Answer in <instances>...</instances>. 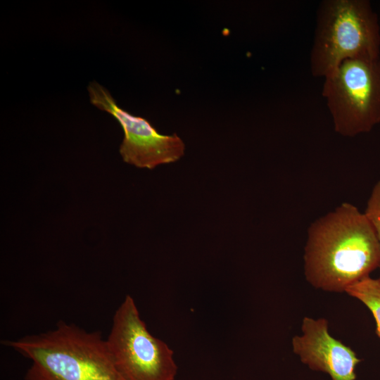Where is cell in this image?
<instances>
[{
  "instance_id": "obj_9",
  "label": "cell",
  "mask_w": 380,
  "mask_h": 380,
  "mask_svg": "<svg viewBox=\"0 0 380 380\" xmlns=\"http://www.w3.org/2000/svg\"><path fill=\"white\" fill-rule=\"evenodd\" d=\"M364 213L375 231L380 246V181L374 186Z\"/></svg>"
},
{
  "instance_id": "obj_6",
  "label": "cell",
  "mask_w": 380,
  "mask_h": 380,
  "mask_svg": "<svg viewBox=\"0 0 380 380\" xmlns=\"http://www.w3.org/2000/svg\"><path fill=\"white\" fill-rule=\"evenodd\" d=\"M87 90L91 104L110 114L122 127L124 138L119 151L125 163L153 169L184 156V143L176 134H162L146 118L120 108L110 91L96 81L89 82Z\"/></svg>"
},
{
  "instance_id": "obj_2",
  "label": "cell",
  "mask_w": 380,
  "mask_h": 380,
  "mask_svg": "<svg viewBox=\"0 0 380 380\" xmlns=\"http://www.w3.org/2000/svg\"><path fill=\"white\" fill-rule=\"evenodd\" d=\"M4 344L31 360L25 380H122L100 331L60 321L52 330Z\"/></svg>"
},
{
  "instance_id": "obj_8",
  "label": "cell",
  "mask_w": 380,
  "mask_h": 380,
  "mask_svg": "<svg viewBox=\"0 0 380 380\" xmlns=\"http://www.w3.org/2000/svg\"><path fill=\"white\" fill-rule=\"evenodd\" d=\"M345 291L360 300L370 310L376 322V334L380 338V279L365 277L348 286Z\"/></svg>"
},
{
  "instance_id": "obj_3",
  "label": "cell",
  "mask_w": 380,
  "mask_h": 380,
  "mask_svg": "<svg viewBox=\"0 0 380 380\" xmlns=\"http://www.w3.org/2000/svg\"><path fill=\"white\" fill-rule=\"evenodd\" d=\"M380 57V28L367 0H323L310 51L312 75L326 77L343 61Z\"/></svg>"
},
{
  "instance_id": "obj_7",
  "label": "cell",
  "mask_w": 380,
  "mask_h": 380,
  "mask_svg": "<svg viewBox=\"0 0 380 380\" xmlns=\"http://www.w3.org/2000/svg\"><path fill=\"white\" fill-rule=\"evenodd\" d=\"M302 336L292 339L293 352L311 369L327 374L331 380H355L361 361L349 346L332 337L324 319L304 317Z\"/></svg>"
},
{
  "instance_id": "obj_4",
  "label": "cell",
  "mask_w": 380,
  "mask_h": 380,
  "mask_svg": "<svg viewBox=\"0 0 380 380\" xmlns=\"http://www.w3.org/2000/svg\"><path fill=\"white\" fill-rule=\"evenodd\" d=\"M322 94L338 134L370 132L380 122V57L343 61L324 77Z\"/></svg>"
},
{
  "instance_id": "obj_5",
  "label": "cell",
  "mask_w": 380,
  "mask_h": 380,
  "mask_svg": "<svg viewBox=\"0 0 380 380\" xmlns=\"http://www.w3.org/2000/svg\"><path fill=\"white\" fill-rule=\"evenodd\" d=\"M106 340L122 380H175L178 367L172 350L149 332L129 295L115 311Z\"/></svg>"
},
{
  "instance_id": "obj_1",
  "label": "cell",
  "mask_w": 380,
  "mask_h": 380,
  "mask_svg": "<svg viewBox=\"0 0 380 380\" xmlns=\"http://www.w3.org/2000/svg\"><path fill=\"white\" fill-rule=\"evenodd\" d=\"M305 274L315 287L342 292L380 265V246L365 215L349 203L316 220L308 229Z\"/></svg>"
}]
</instances>
